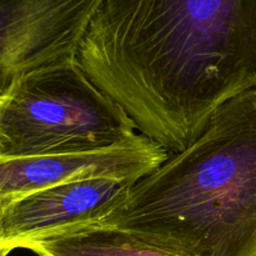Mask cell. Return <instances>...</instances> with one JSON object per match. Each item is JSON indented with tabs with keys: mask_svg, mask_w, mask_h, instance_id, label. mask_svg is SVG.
<instances>
[{
	"mask_svg": "<svg viewBox=\"0 0 256 256\" xmlns=\"http://www.w3.org/2000/svg\"><path fill=\"white\" fill-rule=\"evenodd\" d=\"M78 62L170 154L256 89V0H108Z\"/></svg>",
	"mask_w": 256,
	"mask_h": 256,
	"instance_id": "1",
	"label": "cell"
},
{
	"mask_svg": "<svg viewBox=\"0 0 256 256\" xmlns=\"http://www.w3.org/2000/svg\"><path fill=\"white\" fill-rule=\"evenodd\" d=\"M92 225L182 256H256V89L220 105L198 139Z\"/></svg>",
	"mask_w": 256,
	"mask_h": 256,
	"instance_id": "2",
	"label": "cell"
},
{
	"mask_svg": "<svg viewBox=\"0 0 256 256\" xmlns=\"http://www.w3.org/2000/svg\"><path fill=\"white\" fill-rule=\"evenodd\" d=\"M136 129L78 60L25 72L0 90V158L102 149L132 139Z\"/></svg>",
	"mask_w": 256,
	"mask_h": 256,
	"instance_id": "3",
	"label": "cell"
},
{
	"mask_svg": "<svg viewBox=\"0 0 256 256\" xmlns=\"http://www.w3.org/2000/svg\"><path fill=\"white\" fill-rule=\"evenodd\" d=\"M108 0H0V90L25 72L78 60Z\"/></svg>",
	"mask_w": 256,
	"mask_h": 256,
	"instance_id": "4",
	"label": "cell"
},
{
	"mask_svg": "<svg viewBox=\"0 0 256 256\" xmlns=\"http://www.w3.org/2000/svg\"><path fill=\"white\" fill-rule=\"evenodd\" d=\"M170 152L136 134L109 148L69 154L32 158H0V206L30 192L82 180H120L138 182L152 174Z\"/></svg>",
	"mask_w": 256,
	"mask_h": 256,
	"instance_id": "5",
	"label": "cell"
},
{
	"mask_svg": "<svg viewBox=\"0 0 256 256\" xmlns=\"http://www.w3.org/2000/svg\"><path fill=\"white\" fill-rule=\"evenodd\" d=\"M136 182L82 180L44 188L0 206V254L82 225L98 224Z\"/></svg>",
	"mask_w": 256,
	"mask_h": 256,
	"instance_id": "6",
	"label": "cell"
},
{
	"mask_svg": "<svg viewBox=\"0 0 256 256\" xmlns=\"http://www.w3.org/2000/svg\"><path fill=\"white\" fill-rule=\"evenodd\" d=\"M36 256H182L124 230L82 225L22 246Z\"/></svg>",
	"mask_w": 256,
	"mask_h": 256,
	"instance_id": "7",
	"label": "cell"
}]
</instances>
